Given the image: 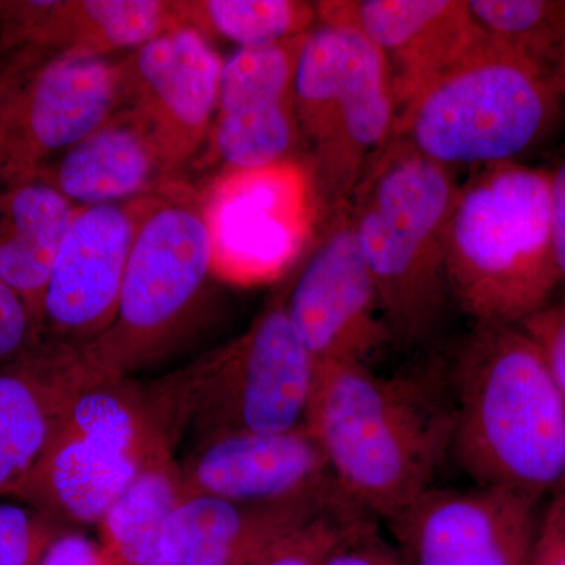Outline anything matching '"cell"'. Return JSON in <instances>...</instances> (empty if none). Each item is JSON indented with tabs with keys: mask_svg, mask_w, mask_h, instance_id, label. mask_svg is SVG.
Returning a JSON list of instances; mask_svg holds the SVG:
<instances>
[{
	"mask_svg": "<svg viewBox=\"0 0 565 565\" xmlns=\"http://www.w3.org/2000/svg\"><path fill=\"white\" fill-rule=\"evenodd\" d=\"M305 426L344 500L386 522L437 486L452 460L446 367L382 374L364 364H318Z\"/></svg>",
	"mask_w": 565,
	"mask_h": 565,
	"instance_id": "1",
	"label": "cell"
},
{
	"mask_svg": "<svg viewBox=\"0 0 565 565\" xmlns=\"http://www.w3.org/2000/svg\"><path fill=\"white\" fill-rule=\"evenodd\" d=\"M446 374L452 460L471 484L541 500L565 487V404L522 326L475 323Z\"/></svg>",
	"mask_w": 565,
	"mask_h": 565,
	"instance_id": "2",
	"label": "cell"
},
{
	"mask_svg": "<svg viewBox=\"0 0 565 565\" xmlns=\"http://www.w3.org/2000/svg\"><path fill=\"white\" fill-rule=\"evenodd\" d=\"M459 188L452 170L393 137L349 200L356 243L394 344L430 343L456 307L446 241Z\"/></svg>",
	"mask_w": 565,
	"mask_h": 565,
	"instance_id": "3",
	"label": "cell"
},
{
	"mask_svg": "<svg viewBox=\"0 0 565 565\" xmlns=\"http://www.w3.org/2000/svg\"><path fill=\"white\" fill-rule=\"evenodd\" d=\"M446 269L456 307L475 323L520 326L555 300L548 170L498 163L460 185Z\"/></svg>",
	"mask_w": 565,
	"mask_h": 565,
	"instance_id": "4",
	"label": "cell"
},
{
	"mask_svg": "<svg viewBox=\"0 0 565 565\" xmlns=\"http://www.w3.org/2000/svg\"><path fill=\"white\" fill-rule=\"evenodd\" d=\"M316 367L281 289L232 343L147 390L173 445L185 434L286 433L305 426Z\"/></svg>",
	"mask_w": 565,
	"mask_h": 565,
	"instance_id": "5",
	"label": "cell"
},
{
	"mask_svg": "<svg viewBox=\"0 0 565 565\" xmlns=\"http://www.w3.org/2000/svg\"><path fill=\"white\" fill-rule=\"evenodd\" d=\"M563 104L525 58L486 32L397 111L393 137L449 170L519 162Z\"/></svg>",
	"mask_w": 565,
	"mask_h": 565,
	"instance_id": "6",
	"label": "cell"
},
{
	"mask_svg": "<svg viewBox=\"0 0 565 565\" xmlns=\"http://www.w3.org/2000/svg\"><path fill=\"white\" fill-rule=\"evenodd\" d=\"M294 93L321 225L349 203L393 139L392 77L381 52L359 32L318 22L300 47Z\"/></svg>",
	"mask_w": 565,
	"mask_h": 565,
	"instance_id": "7",
	"label": "cell"
},
{
	"mask_svg": "<svg viewBox=\"0 0 565 565\" xmlns=\"http://www.w3.org/2000/svg\"><path fill=\"white\" fill-rule=\"evenodd\" d=\"M162 441L172 444L147 386L90 366L11 497L63 527L98 525Z\"/></svg>",
	"mask_w": 565,
	"mask_h": 565,
	"instance_id": "8",
	"label": "cell"
},
{
	"mask_svg": "<svg viewBox=\"0 0 565 565\" xmlns=\"http://www.w3.org/2000/svg\"><path fill=\"white\" fill-rule=\"evenodd\" d=\"M202 196L177 184L161 193L134 241L110 329L82 349L96 373L132 379L180 337L214 275Z\"/></svg>",
	"mask_w": 565,
	"mask_h": 565,
	"instance_id": "9",
	"label": "cell"
},
{
	"mask_svg": "<svg viewBox=\"0 0 565 565\" xmlns=\"http://www.w3.org/2000/svg\"><path fill=\"white\" fill-rule=\"evenodd\" d=\"M126 107L121 58L18 52L0 62V191L35 180L52 159Z\"/></svg>",
	"mask_w": 565,
	"mask_h": 565,
	"instance_id": "10",
	"label": "cell"
},
{
	"mask_svg": "<svg viewBox=\"0 0 565 565\" xmlns=\"http://www.w3.org/2000/svg\"><path fill=\"white\" fill-rule=\"evenodd\" d=\"M202 202L214 275L237 286L282 277L318 225L310 173L297 159L221 173Z\"/></svg>",
	"mask_w": 565,
	"mask_h": 565,
	"instance_id": "11",
	"label": "cell"
},
{
	"mask_svg": "<svg viewBox=\"0 0 565 565\" xmlns=\"http://www.w3.org/2000/svg\"><path fill=\"white\" fill-rule=\"evenodd\" d=\"M319 226L315 247L282 288L286 315L316 363L374 366L394 341L348 204Z\"/></svg>",
	"mask_w": 565,
	"mask_h": 565,
	"instance_id": "12",
	"label": "cell"
},
{
	"mask_svg": "<svg viewBox=\"0 0 565 565\" xmlns=\"http://www.w3.org/2000/svg\"><path fill=\"white\" fill-rule=\"evenodd\" d=\"M545 500L501 487H444L386 520L405 565H527Z\"/></svg>",
	"mask_w": 565,
	"mask_h": 565,
	"instance_id": "13",
	"label": "cell"
},
{
	"mask_svg": "<svg viewBox=\"0 0 565 565\" xmlns=\"http://www.w3.org/2000/svg\"><path fill=\"white\" fill-rule=\"evenodd\" d=\"M158 196L77 207L44 296V340L85 349L110 329L134 241Z\"/></svg>",
	"mask_w": 565,
	"mask_h": 565,
	"instance_id": "14",
	"label": "cell"
},
{
	"mask_svg": "<svg viewBox=\"0 0 565 565\" xmlns=\"http://www.w3.org/2000/svg\"><path fill=\"white\" fill-rule=\"evenodd\" d=\"M181 470L188 494L256 505L318 503L362 514L338 490L307 426L196 441Z\"/></svg>",
	"mask_w": 565,
	"mask_h": 565,
	"instance_id": "15",
	"label": "cell"
},
{
	"mask_svg": "<svg viewBox=\"0 0 565 565\" xmlns=\"http://www.w3.org/2000/svg\"><path fill=\"white\" fill-rule=\"evenodd\" d=\"M126 107L139 114L180 173L210 139L223 58L211 41L177 25L121 57Z\"/></svg>",
	"mask_w": 565,
	"mask_h": 565,
	"instance_id": "16",
	"label": "cell"
},
{
	"mask_svg": "<svg viewBox=\"0 0 565 565\" xmlns=\"http://www.w3.org/2000/svg\"><path fill=\"white\" fill-rule=\"evenodd\" d=\"M305 35L274 46L237 50L223 61L211 131L223 172H244L291 161L300 143L297 61Z\"/></svg>",
	"mask_w": 565,
	"mask_h": 565,
	"instance_id": "17",
	"label": "cell"
},
{
	"mask_svg": "<svg viewBox=\"0 0 565 565\" xmlns=\"http://www.w3.org/2000/svg\"><path fill=\"white\" fill-rule=\"evenodd\" d=\"M318 22L359 32L381 52L399 111L484 36L468 0H327Z\"/></svg>",
	"mask_w": 565,
	"mask_h": 565,
	"instance_id": "18",
	"label": "cell"
},
{
	"mask_svg": "<svg viewBox=\"0 0 565 565\" xmlns=\"http://www.w3.org/2000/svg\"><path fill=\"white\" fill-rule=\"evenodd\" d=\"M180 25L161 0H6L0 61L18 52L111 55L136 51Z\"/></svg>",
	"mask_w": 565,
	"mask_h": 565,
	"instance_id": "19",
	"label": "cell"
},
{
	"mask_svg": "<svg viewBox=\"0 0 565 565\" xmlns=\"http://www.w3.org/2000/svg\"><path fill=\"white\" fill-rule=\"evenodd\" d=\"M326 515H360L318 503L256 505L188 494L163 527L150 565H248Z\"/></svg>",
	"mask_w": 565,
	"mask_h": 565,
	"instance_id": "20",
	"label": "cell"
},
{
	"mask_svg": "<svg viewBox=\"0 0 565 565\" xmlns=\"http://www.w3.org/2000/svg\"><path fill=\"white\" fill-rule=\"evenodd\" d=\"M147 122L122 107L90 136L52 159L36 174L76 207L161 195L178 184Z\"/></svg>",
	"mask_w": 565,
	"mask_h": 565,
	"instance_id": "21",
	"label": "cell"
},
{
	"mask_svg": "<svg viewBox=\"0 0 565 565\" xmlns=\"http://www.w3.org/2000/svg\"><path fill=\"white\" fill-rule=\"evenodd\" d=\"M88 374L82 349L44 338L0 367V497H11L31 473Z\"/></svg>",
	"mask_w": 565,
	"mask_h": 565,
	"instance_id": "22",
	"label": "cell"
},
{
	"mask_svg": "<svg viewBox=\"0 0 565 565\" xmlns=\"http://www.w3.org/2000/svg\"><path fill=\"white\" fill-rule=\"evenodd\" d=\"M76 211L41 180L0 191V281L20 297L40 337L52 267Z\"/></svg>",
	"mask_w": 565,
	"mask_h": 565,
	"instance_id": "23",
	"label": "cell"
},
{
	"mask_svg": "<svg viewBox=\"0 0 565 565\" xmlns=\"http://www.w3.org/2000/svg\"><path fill=\"white\" fill-rule=\"evenodd\" d=\"M174 446L162 441L103 515L99 544L109 565H150L163 527L188 497Z\"/></svg>",
	"mask_w": 565,
	"mask_h": 565,
	"instance_id": "24",
	"label": "cell"
},
{
	"mask_svg": "<svg viewBox=\"0 0 565 565\" xmlns=\"http://www.w3.org/2000/svg\"><path fill=\"white\" fill-rule=\"evenodd\" d=\"M180 24L237 50L274 46L307 35L318 22L316 3L299 0H181L172 2Z\"/></svg>",
	"mask_w": 565,
	"mask_h": 565,
	"instance_id": "25",
	"label": "cell"
},
{
	"mask_svg": "<svg viewBox=\"0 0 565 565\" xmlns=\"http://www.w3.org/2000/svg\"><path fill=\"white\" fill-rule=\"evenodd\" d=\"M487 33L515 51L565 102V0H468Z\"/></svg>",
	"mask_w": 565,
	"mask_h": 565,
	"instance_id": "26",
	"label": "cell"
},
{
	"mask_svg": "<svg viewBox=\"0 0 565 565\" xmlns=\"http://www.w3.org/2000/svg\"><path fill=\"white\" fill-rule=\"evenodd\" d=\"M65 527L31 505L0 503V565H36Z\"/></svg>",
	"mask_w": 565,
	"mask_h": 565,
	"instance_id": "27",
	"label": "cell"
},
{
	"mask_svg": "<svg viewBox=\"0 0 565 565\" xmlns=\"http://www.w3.org/2000/svg\"><path fill=\"white\" fill-rule=\"evenodd\" d=\"M359 519H364V515L321 516L282 539L248 565H323L345 527Z\"/></svg>",
	"mask_w": 565,
	"mask_h": 565,
	"instance_id": "28",
	"label": "cell"
},
{
	"mask_svg": "<svg viewBox=\"0 0 565 565\" xmlns=\"http://www.w3.org/2000/svg\"><path fill=\"white\" fill-rule=\"evenodd\" d=\"M375 520L351 523L323 565H405L392 541L379 533Z\"/></svg>",
	"mask_w": 565,
	"mask_h": 565,
	"instance_id": "29",
	"label": "cell"
},
{
	"mask_svg": "<svg viewBox=\"0 0 565 565\" xmlns=\"http://www.w3.org/2000/svg\"><path fill=\"white\" fill-rule=\"evenodd\" d=\"M537 345L565 404V296L520 323Z\"/></svg>",
	"mask_w": 565,
	"mask_h": 565,
	"instance_id": "30",
	"label": "cell"
},
{
	"mask_svg": "<svg viewBox=\"0 0 565 565\" xmlns=\"http://www.w3.org/2000/svg\"><path fill=\"white\" fill-rule=\"evenodd\" d=\"M41 340L25 305L0 281V367L20 359Z\"/></svg>",
	"mask_w": 565,
	"mask_h": 565,
	"instance_id": "31",
	"label": "cell"
},
{
	"mask_svg": "<svg viewBox=\"0 0 565 565\" xmlns=\"http://www.w3.org/2000/svg\"><path fill=\"white\" fill-rule=\"evenodd\" d=\"M527 565H565V487L542 505Z\"/></svg>",
	"mask_w": 565,
	"mask_h": 565,
	"instance_id": "32",
	"label": "cell"
},
{
	"mask_svg": "<svg viewBox=\"0 0 565 565\" xmlns=\"http://www.w3.org/2000/svg\"><path fill=\"white\" fill-rule=\"evenodd\" d=\"M36 565H109L99 542L76 527H65L52 539Z\"/></svg>",
	"mask_w": 565,
	"mask_h": 565,
	"instance_id": "33",
	"label": "cell"
},
{
	"mask_svg": "<svg viewBox=\"0 0 565 565\" xmlns=\"http://www.w3.org/2000/svg\"><path fill=\"white\" fill-rule=\"evenodd\" d=\"M548 170L550 207H552L553 245L561 286H565V147Z\"/></svg>",
	"mask_w": 565,
	"mask_h": 565,
	"instance_id": "34",
	"label": "cell"
}]
</instances>
